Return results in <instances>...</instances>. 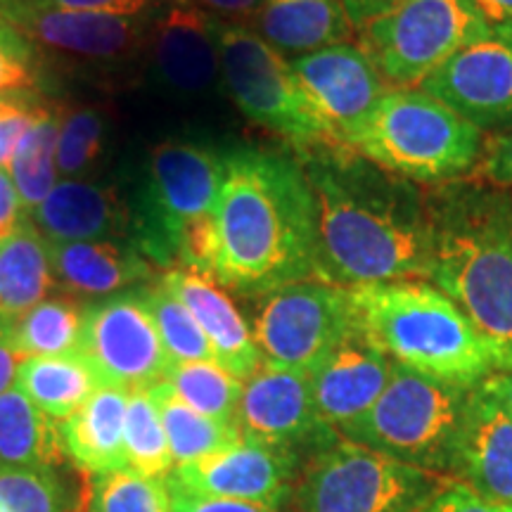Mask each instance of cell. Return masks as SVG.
Masks as SVG:
<instances>
[{"mask_svg":"<svg viewBox=\"0 0 512 512\" xmlns=\"http://www.w3.org/2000/svg\"><path fill=\"white\" fill-rule=\"evenodd\" d=\"M318 221V280L363 287L432 278L430 207L406 178L354 150H318L304 166Z\"/></svg>","mask_w":512,"mask_h":512,"instance_id":"1","label":"cell"},{"mask_svg":"<svg viewBox=\"0 0 512 512\" xmlns=\"http://www.w3.org/2000/svg\"><path fill=\"white\" fill-rule=\"evenodd\" d=\"M207 278L249 297L318 280L316 200L302 164L259 150L226 155Z\"/></svg>","mask_w":512,"mask_h":512,"instance_id":"2","label":"cell"},{"mask_svg":"<svg viewBox=\"0 0 512 512\" xmlns=\"http://www.w3.org/2000/svg\"><path fill=\"white\" fill-rule=\"evenodd\" d=\"M432 278L512 370V197L496 190L446 192L427 204Z\"/></svg>","mask_w":512,"mask_h":512,"instance_id":"3","label":"cell"},{"mask_svg":"<svg viewBox=\"0 0 512 512\" xmlns=\"http://www.w3.org/2000/svg\"><path fill=\"white\" fill-rule=\"evenodd\" d=\"M349 294L358 325L399 366L463 387L501 373L475 325L439 287L396 280Z\"/></svg>","mask_w":512,"mask_h":512,"instance_id":"4","label":"cell"},{"mask_svg":"<svg viewBox=\"0 0 512 512\" xmlns=\"http://www.w3.org/2000/svg\"><path fill=\"white\" fill-rule=\"evenodd\" d=\"M484 145V131L444 102L399 88L382 95L349 147L406 181L439 183L475 171Z\"/></svg>","mask_w":512,"mask_h":512,"instance_id":"5","label":"cell"},{"mask_svg":"<svg viewBox=\"0 0 512 512\" xmlns=\"http://www.w3.org/2000/svg\"><path fill=\"white\" fill-rule=\"evenodd\" d=\"M470 389L394 363L380 399L339 437L448 477Z\"/></svg>","mask_w":512,"mask_h":512,"instance_id":"6","label":"cell"},{"mask_svg":"<svg viewBox=\"0 0 512 512\" xmlns=\"http://www.w3.org/2000/svg\"><path fill=\"white\" fill-rule=\"evenodd\" d=\"M226 155L190 140H166L145 164L138 209L131 216L133 245L159 266L178 264L185 235L211 219Z\"/></svg>","mask_w":512,"mask_h":512,"instance_id":"7","label":"cell"},{"mask_svg":"<svg viewBox=\"0 0 512 512\" xmlns=\"http://www.w3.org/2000/svg\"><path fill=\"white\" fill-rule=\"evenodd\" d=\"M446 479L339 437L304 460L287 505L292 512H413Z\"/></svg>","mask_w":512,"mask_h":512,"instance_id":"8","label":"cell"},{"mask_svg":"<svg viewBox=\"0 0 512 512\" xmlns=\"http://www.w3.org/2000/svg\"><path fill=\"white\" fill-rule=\"evenodd\" d=\"M221 81L240 112L302 150H337L306 105L290 60L245 24L219 19Z\"/></svg>","mask_w":512,"mask_h":512,"instance_id":"9","label":"cell"},{"mask_svg":"<svg viewBox=\"0 0 512 512\" xmlns=\"http://www.w3.org/2000/svg\"><path fill=\"white\" fill-rule=\"evenodd\" d=\"M489 29L472 0H403L361 34L384 83L413 88Z\"/></svg>","mask_w":512,"mask_h":512,"instance_id":"10","label":"cell"},{"mask_svg":"<svg viewBox=\"0 0 512 512\" xmlns=\"http://www.w3.org/2000/svg\"><path fill=\"white\" fill-rule=\"evenodd\" d=\"M356 325L347 287L302 280L256 294L252 335L271 366L311 373Z\"/></svg>","mask_w":512,"mask_h":512,"instance_id":"11","label":"cell"},{"mask_svg":"<svg viewBox=\"0 0 512 512\" xmlns=\"http://www.w3.org/2000/svg\"><path fill=\"white\" fill-rule=\"evenodd\" d=\"M79 354L102 387L131 392L162 380L169 358L145 304L143 285L83 306Z\"/></svg>","mask_w":512,"mask_h":512,"instance_id":"12","label":"cell"},{"mask_svg":"<svg viewBox=\"0 0 512 512\" xmlns=\"http://www.w3.org/2000/svg\"><path fill=\"white\" fill-rule=\"evenodd\" d=\"M235 422L240 437L292 453L302 465L339 439L320 418L309 373L271 363H261L259 370L242 382Z\"/></svg>","mask_w":512,"mask_h":512,"instance_id":"13","label":"cell"},{"mask_svg":"<svg viewBox=\"0 0 512 512\" xmlns=\"http://www.w3.org/2000/svg\"><path fill=\"white\" fill-rule=\"evenodd\" d=\"M0 17L34 50L81 62H124L147 46L152 10L143 15L60 10L41 0H0Z\"/></svg>","mask_w":512,"mask_h":512,"instance_id":"14","label":"cell"},{"mask_svg":"<svg viewBox=\"0 0 512 512\" xmlns=\"http://www.w3.org/2000/svg\"><path fill=\"white\" fill-rule=\"evenodd\" d=\"M306 105L325 128L337 150H351V140L382 100L384 79L363 46L337 43L290 60Z\"/></svg>","mask_w":512,"mask_h":512,"instance_id":"15","label":"cell"},{"mask_svg":"<svg viewBox=\"0 0 512 512\" xmlns=\"http://www.w3.org/2000/svg\"><path fill=\"white\" fill-rule=\"evenodd\" d=\"M420 88L479 131L512 126V24L491 27Z\"/></svg>","mask_w":512,"mask_h":512,"instance_id":"16","label":"cell"},{"mask_svg":"<svg viewBox=\"0 0 512 512\" xmlns=\"http://www.w3.org/2000/svg\"><path fill=\"white\" fill-rule=\"evenodd\" d=\"M299 472L302 460L292 453L240 437L200 460L176 465L166 482L190 494L285 508Z\"/></svg>","mask_w":512,"mask_h":512,"instance_id":"17","label":"cell"},{"mask_svg":"<svg viewBox=\"0 0 512 512\" xmlns=\"http://www.w3.org/2000/svg\"><path fill=\"white\" fill-rule=\"evenodd\" d=\"M448 477L484 501L512 505V411L505 401L503 373L470 389Z\"/></svg>","mask_w":512,"mask_h":512,"instance_id":"18","label":"cell"},{"mask_svg":"<svg viewBox=\"0 0 512 512\" xmlns=\"http://www.w3.org/2000/svg\"><path fill=\"white\" fill-rule=\"evenodd\" d=\"M219 17L209 15L188 0H171L152 10L150 48L152 72L164 88L181 98H204L221 79Z\"/></svg>","mask_w":512,"mask_h":512,"instance_id":"19","label":"cell"},{"mask_svg":"<svg viewBox=\"0 0 512 512\" xmlns=\"http://www.w3.org/2000/svg\"><path fill=\"white\" fill-rule=\"evenodd\" d=\"M394 361L356 325L309 373L313 401L337 434L363 418L387 387Z\"/></svg>","mask_w":512,"mask_h":512,"instance_id":"20","label":"cell"},{"mask_svg":"<svg viewBox=\"0 0 512 512\" xmlns=\"http://www.w3.org/2000/svg\"><path fill=\"white\" fill-rule=\"evenodd\" d=\"M162 283L185 304L207 337L214 361L245 382L259 370L264 358L256 347L252 325L219 283L188 268H169Z\"/></svg>","mask_w":512,"mask_h":512,"instance_id":"21","label":"cell"},{"mask_svg":"<svg viewBox=\"0 0 512 512\" xmlns=\"http://www.w3.org/2000/svg\"><path fill=\"white\" fill-rule=\"evenodd\" d=\"M55 287L74 299H102L150 280L152 264L131 240L48 242Z\"/></svg>","mask_w":512,"mask_h":512,"instance_id":"22","label":"cell"},{"mask_svg":"<svg viewBox=\"0 0 512 512\" xmlns=\"http://www.w3.org/2000/svg\"><path fill=\"white\" fill-rule=\"evenodd\" d=\"M27 219L46 242L112 240L131 228L117 192L88 181H60Z\"/></svg>","mask_w":512,"mask_h":512,"instance_id":"23","label":"cell"},{"mask_svg":"<svg viewBox=\"0 0 512 512\" xmlns=\"http://www.w3.org/2000/svg\"><path fill=\"white\" fill-rule=\"evenodd\" d=\"M126 401V389L100 387L79 411L60 422L64 458L83 475L126 470Z\"/></svg>","mask_w":512,"mask_h":512,"instance_id":"24","label":"cell"},{"mask_svg":"<svg viewBox=\"0 0 512 512\" xmlns=\"http://www.w3.org/2000/svg\"><path fill=\"white\" fill-rule=\"evenodd\" d=\"M259 34L283 55H309L349 43L351 22L342 0H264Z\"/></svg>","mask_w":512,"mask_h":512,"instance_id":"25","label":"cell"},{"mask_svg":"<svg viewBox=\"0 0 512 512\" xmlns=\"http://www.w3.org/2000/svg\"><path fill=\"white\" fill-rule=\"evenodd\" d=\"M55 287L48 242L29 219L0 240V320L15 323Z\"/></svg>","mask_w":512,"mask_h":512,"instance_id":"26","label":"cell"},{"mask_svg":"<svg viewBox=\"0 0 512 512\" xmlns=\"http://www.w3.org/2000/svg\"><path fill=\"white\" fill-rule=\"evenodd\" d=\"M15 387L55 422L74 415L102 387L81 354L24 358Z\"/></svg>","mask_w":512,"mask_h":512,"instance_id":"27","label":"cell"},{"mask_svg":"<svg viewBox=\"0 0 512 512\" xmlns=\"http://www.w3.org/2000/svg\"><path fill=\"white\" fill-rule=\"evenodd\" d=\"M60 425L17 387L0 394V467H62Z\"/></svg>","mask_w":512,"mask_h":512,"instance_id":"28","label":"cell"},{"mask_svg":"<svg viewBox=\"0 0 512 512\" xmlns=\"http://www.w3.org/2000/svg\"><path fill=\"white\" fill-rule=\"evenodd\" d=\"M150 394L157 403L159 418H162L174 467L200 460L240 439L238 425H226V422L197 413L195 408L178 399L174 389L164 380L152 384Z\"/></svg>","mask_w":512,"mask_h":512,"instance_id":"29","label":"cell"},{"mask_svg":"<svg viewBox=\"0 0 512 512\" xmlns=\"http://www.w3.org/2000/svg\"><path fill=\"white\" fill-rule=\"evenodd\" d=\"M83 306L72 297H48L10 323V339L24 358L79 354Z\"/></svg>","mask_w":512,"mask_h":512,"instance_id":"30","label":"cell"},{"mask_svg":"<svg viewBox=\"0 0 512 512\" xmlns=\"http://www.w3.org/2000/svg\"><path fill=\"white\" fill-rule=\"evenodd\" d=\"M57 133H60V114L46 107V112L19 140L8 166V174L27 216L57 185V176H60L57 174Z\"/></svg>","mask_w":512,"mask_h":512,"instance_id":"31","label":"cell"},{"mask_svg":"<svg viewBox=\"0 0 512 512\" xmlns=\"http://www.w3.org/2000/svg\"><path fill=\"white\" fill-rule=\"evenodd\" d=\"M162 380L197 413L226 425H238L235 418H238L242 380L230 375L219 363H169Z\"/></svg>","mask_w":512,"mask_h":512,"instance_id":"32","label":"cell"},{"mask_svg":"<svg viewBox=\"0 0 512 512\" xmlns=\"http://www.w3.org/2000/svg\"><path fill=\"white\" fill-rule=\"evenodd\" d=\"M124 460L126 470L143 477L166 479L174 470L169 441L150 387L131 389L126 401L124 422Z\"/></svg>","mask_w":512,"mask_h":512,"instance_id":"33","label":"cell"},{"mask_svg":"<svg viewBox=\"0 0 512 512\" xmlns=\"http://www.w3.org/2000/svg\"><path fill=\"white\" fill-rule=\"evenodd\" d=\"M62 467H0V512H79Z\"/></svg>","mask_w":512,"mask_h":512,"instance_id":"34","label":"cell"},{"mask_svg":"<svg viewBox=\"0 0 512 512\" xmlns=\"http://www.w3.org/2000/svg\"><path fill=\"white\" fill-rule=\"evenodd\" d=\"M81 512H171V491L166 479L131 470L88 475Z\"/></svg>","mask_w":512,"mask_h":512,"instance_id":"35","label":"cell"},{"mask_svg":"<svg viewBox=\"0 0 512 512\" xmlns=\"http://www.w3.org/2000/svg\"><path fill=\"white\" fill-rule=\"evenodd\" d=\"M143 297L152 318H155L159 339L169 363H200L214 361L204 332L185 304L166 287L162 280L157 285H143ZM216 363V361H214Z\"/></svg>","mask_w":512,"mask_h":512,"instance_id":"36","label":"cell"},{"mask_svg":"<svg viewBox=\"0 0 512 512\" xmlns=\"http://www.w3.org/2000/svg\"><path fill=\"white\" fill-rule=\"evenodd\" d=\"M105 147V119L93 107H76L60 114L57 133V174L62 181H79L98 164Z\"/></svg>","mask_w":512,"mask_h":512,"instance_id":"37","label":"cell"},{"mask_svg":"<svg viewBox=\"0 0 512 512\" xmlns=\"http://www.w3.org/2000/svg\"><path fill=\"white\" fill-rule=\"evenodd\" d=\"M36 86V55L34 46L0 24V98L10 93L34 91Z\"/></svg>","mask_w":512,"mask_h":512,"instance_id":"38","label":"cell"},{"mask_svg":"<svg viewBox=\"0 0 512 512\" xmlns=\"http://www.w3.org/2000/svg\"><path fill=\"white\" fill-rule=\"evenodd\" d=\"M46 107L48 105H43L31 91L10 93L0 98V169H8L19 140L46 112Z\"/></svg>","mask_w":512,"mask_h":512,"instance_id":"39","label":"cell"},{"mask_svg":"<svg viewBox=\"0 0 512 512\" xmlns=\"http://www.w3.org/2000/svg\"><path fill=\"white\" fill-rule=\"evenodd\" d=\"M413 512H505V508L484 501L482 496H477L475 491L467 489L465 484L448 477L437 494H432Z\"/></svg>","mask_w":512,"mask_h":512,"instance_id":"40","label":"cell"},{"mask_svg":"<svg viewBox=\"0 0 512 512\" xmlns=\"http://www.w3.org/2000/svg\"><path fill=\"white\" fill-rule=\"evenodd\" d=\"M169 491H171V512H280L283 510V508H273V505H264V503H247V501H233V498L190 494V491L178 489L174 484H169Z\"/></svg>","mask_w":512,"mask_h":512,"instance_id":"41","label":"cell"},{"mask_svg":"<svg viewBox=\"0 0 512 512\" xmlns=\"http://www.w3.org/2000/svg\"><path fill=\"white\" fill-rule=\"evenodd\" d=\"M475 176L494 185H512V131L501 133L484 145Z\"/></svg>","mask_w":512,"mask_h":512,"instance_id":"42","label":"cell"},{"mask_svg":"<svg viewBox=\"0 0 512 512\" xmlns=\"http://www.w3.org/2000/svg\"><path fill=\"white\" fill-rule=\"evenodd\" d=\"M60 10L102 12V15H143L155 10L162 0H41Z\"/></svg>","mask_w":512,"mask_h":512,"instance_id":"43","label":"cell"},{"mask_svg":"<svg viewBox=\"0 0 512 512\" xmlns=\"http://www.w3.org/2000/svg\"><path fill=\"white\" fill-rule=\"evenodd\" d=\"M24 221H27V211L19 200L15 183H12L8 169H0V240L22 226Z\"/></svg>","mask_w":512,"mask_h":512,"instance_id":"44","label":"cell"},{"mask_svg":"<svg viewBox=\"0 0 512 512\" xmlns=\"http://www.w3.org/2000/svg\"><path fill=\"white\" fill-rule=\"evenodd\" d=\"M188 3L197 5V8L219 19L242 24V19H252L259 15L264 0H188Z\"/></svg>","mask_w":512,"mask_h":512,"instance_id":"45","label":"cell"},{"mask_svg":"<svg viewBox=\"0 0 512 512\" xmlns=\"http://www.w3.org/2000/svg\"><path fill=\"white\" fill-rule=\"evenodd\" d=\"M344 10L351 22V29L363 31L370 22L380 19L387 12H392L403 0H342Z\"/></svg>","mask_w":512,"mask_h":512,"instance_id":"46","label":"cell"},{"mask_svg":"<svg viewBox=\"0 0 512 512\" xmlns=\"http://www.w3.org/2000/svg\"><path fill=\"white\" fill-rule=\"evenodd\" d=\"M19 356L17 349L12 347L10 339V323L0 320V394H5L8 389L15 387L17 382V370H19Z\"/></svg>","mask_w":512,"mask_h":512,"instance_id":"47","label":"cell"},{"mask_svg":"<svg viewBox=\"0 0 512 512\" xmlns=\"http://www.w3.org/2000/svg\"><path fill=\"white\" fill-rule=\"evenodd\" d=\"M472 3L482 12L489 27L512 24V0H472Z\"/></svg>","mask_w":512,"mask_h":512,"instance_id":"48","label":"cell"},{"mask_svg":"<svg viewBox=\"0 0 512 512\" xmlns=\"http://www.w3.org/2000/svg\"><path fill=\"white\" fill-rule=\"evenodd\" d=\"M503 392H505V401H508V406L512 411V370L503 373Z\"/></svg>","mask_w":512,"mask_h":512,"instance_id":"49","label":"cell"},{"mask_svg":"<svg viewBox=\"0 0 512 512\" xmlns=\"http://www.w3.org/2000/svg\"><path fill=\"white\" fill-rule=\"evenodd\" d=\"M505 512H512V505H510V508H505Z\"/></svg>","mask_w":512,"mask_h":512,"instance_id":"50","label":"cell"},{"mask_svg":"<svg viewBox=\"0 0 512 512\" xmlns=\"http://www.w3.org/2000/svg\"><path fill=\"white\" fill-rule=\"evenodd\" d=\"M0 24H5V22H3V17H0Z\"/></svg>","mask_w":512,"mask_h":512,"instance_id":"51","label":"cell"}]
</instances>
